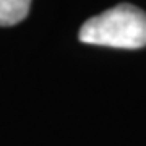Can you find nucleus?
<instances>
[{
  "label": "nucleus",
  "instance_id": "2",
  "mask_svg": "<svg viewBox=\"0 0 146 146\" xmlns=\"http://www.w3.org/2000/svg\"><path fill=\"white\" fill-rule=\"evenodd\" d=\"M31 3L28 0H0V26H13L26 18Z\"/></svg>",
  "mask_w": 146,
  "mask_h": 146
},
{
  "label": "nucleus",
  "instance_id": "1",
  "mask_svg": "<svg viewBox=\"0 0 146 146\" xmlns=\"http://www.w3.org/2000/svg\"><path fill=\"white\" fill-rule=\"evenodd\" d=\"M80 41L115 49H141L146 46V13L138 7L122 3L86 20L80 28Z\"/></svg>",
  "mask_w": 146,
  "mask_h": 146
}]
</instances>
